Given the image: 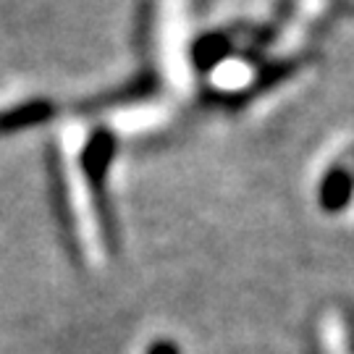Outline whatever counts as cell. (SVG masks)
<instances>
[{
    "instance_id": "cell-2",
    "label": "cell",
    "mask_w": 354,
    "mask_h": 354,
    "mask_svg": "<svg viewBox=\"0 0 354 354\" xmlns=\"http://www.w3.org/2000/svg\"><path fill=\"white\" fill-rule=\"evenodd\" d=\"M55 113L53 102L48 100H29L24 105H16L11 111H3L0 113V134H13V131H21L35 124L48 121Z\"/></svg>"
},
{
    "instance_id": "cell-3",
    "label": "cell",
    "mask_w": 354,
    "mask_h": 354,
    "mask_svg": "<svg viewBox=\"0 0 354 354\" xmlns=\"http://www.w3.org/2000/svg\"><path fill=\"white\" fill-rule=\"evenodd\" d=\"M352 187L354 181L352 176L342 171V168H336V171H330L326 181H323V187H320V203L326 210H342L344 205L349 203V197H352Z\"/></svg>"
},
{
    "instance_id": "cell-1",
    "label": "cell",
    "mask_w": 354,
    "mask_h": 354,
    "mask_svg": "<svg viewBox=\"0 0 354 354\" xmlns=\"http://www.w3.org/2000/svg\"><path fill=\"white\" fill-rule=\"evenodd\" d=\"M113 137L108 131H95L92 140L87 142V147H84V155H82V165H84L92 194H95V205L100 210L97 215L108 228V236H113V223H111V207H108V197H105V178H108V163L113 158Z\"/></svg>"
},
{
    "instance_id": "cell-4",
    "label": "cell",
    "mask_w": 354,
    "mask_h": 354,
    "mask_svg": "<svg viewBox=\"0 0 354 354\" xmlns=\"http://www.w3.org/2000/svg\"><path fill=\"white\" fill-rule=\"evenodd\" d=\"M147 354H178V352H176V346H174V344L160 342V344H155V346H152Z\"/></svg>"
}]
</instances>
